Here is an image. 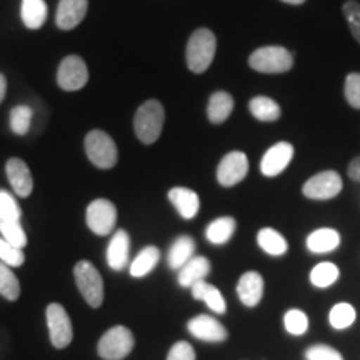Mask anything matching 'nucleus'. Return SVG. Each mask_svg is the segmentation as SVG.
I'll return each mask as SVG.
<instances>
[{
    "mask_svg": "<svg viewBox=\"0 0 360 360\" xmlns=\"http://www.w3.org/2000/svg\"><path fill=\"white\" fill-rule=\"evenodd\" d=\"M165 112L159 101H147L139 107L134 117V130L137 139L146 146L159 141L164 129Z\"/></svg>",
    "mask_w": 360,
    "mask_h": 360,
    "instance_id": "1",
    "label": "nucleus"
},
{
    "mask_svg": "<svg viewBox=\"0 0 360 360\" xmlns=\"http://www.w3.org/2000/svg\"><path fill=\"white\" fill-rule=\"evenodd\" d=\"M20 219L22 212L17 200L7 191L0 188V237L19 249H24L29 240Z\"/></svg>",
    "mask_w": 360,
    "mask_h": 360,
    "instance_id": "2",
    "label": "nucleus"
},
{
    "mask_svg": "<svg viewBox=\"0 0 360 360\" xmlns=\"http://www.w3.org/2000/svg\"><path fill=\"white\" fill-rule=\"evenodd\" d=\"M217 49V39L212 30L199 29L191 35L187 44V65L193 74H204L212 64Z\"/></svg>",
    "mask_w": 360,
    "mask_h": 360,
    "instance_id": "3",
    "label": "nucleus"
},
{
    "mask_svg": "<svg viewBox=\"0 0 360 360\" xmlns=\"http://www.w3.org/2000/svg\"><path fill=\"white\" fill-rule=\"evenodd\" d=\"M250 69L260 74H283L289 72L294 65V57L287 49L278 45H267L252 52L249 57Z\"/></svg>",
    "mask_w": 360,
    "mask_h": 360,
    "instance_id": "4",
    "label": "nucleus"
},
{
    "mask_svg": "<svg viewBox=\"0 0 360 360\" xmlns=\"http://www.w3.org/2000/svg\"><path fill=\"white\" fill-rule=\"evenodd\" d=\"M84 146L89 160L98 169H112L119 160V150L114 139L103 130H90Z\"/></svg>",
    "mask_w": 360,
    "mask_h": 360,
    "instance_id": "5",
    "label": "nucleus"
},
{
    "mask_svg": "<svg viewBox=\"0 0 360 360\" xmlns=\"http://www.w3.org/2000/svg\"><path fill=\"white\" fill-rule=\"evenodd\" d=\"M74 277L85 302L92 309L101 307L103 302V281L96 265L89 260H80L74 267Z\"/></svg>",
    "mask_w": 360,
    "mask_h": 360,
    "instance_id": "6",
    "label": "nucleus"
},
{
    "mask_svg": "<svg viewBox=\"0 0 360 360\" xmlns=\"http://www.w3.org/2000/svg\"><path fill=\"white\" fill-rule=\"evenodd\" d=\"M134 345L135 339L132 330L124 326H115L101 337L97 354L103 360H122L132 352Z\"/></svg>",
    "mask_w": 360,
    "mask_h": 360,
    "instance_id": "7",
    "label": "nucleus"
},
{
    "mask_svg": "<svg viewBox=\"0 0 360 360\" xmlns=\"http://www.w3.org/2000/svg\"><path fill=\"white\" fill-rule=\"evenodd\" d=\"M344 187L342 177L335 170H323L315 174L304 184L302 193L312 200H330L339 195Z\"/></svg>",
    "mask_w": 360,
    "mask_h": 360,
    "instance_id": "8",
    "label": "nucleus"
},
{
    "mask_svg": "<svg viewBox=\"0 0 360 360\" xmlns=\"http://www.w3.org/2000/svg\"><path fill=\"white\" fill-rule=\"evenodd\" d=\"M47 327L51 342L56 349L69 347L72 339H74V328L69 314L65 307L60 304H49L47 305Z\"/></svg>",
    "mask_w": 360,
    "mask_h": 360,
    "instance_id": "9",
    "label": "nucleus"
},
{
    "mask_svg": "<svg viewBox=\"0 0 360 360\" xmlns=\"http://www.w3.org/2000/svg\"><path fill=\"white\" fill-rule=\"evenodd\" d=\"M85 219H87V227L90 231L96 236L105 237L115 229L117 209L110 200L96 199L89 204Z\"/></svg>",
    "mask_w": 360,
    "mask_h": 360,
    "instance_id": "10",
    "label": "nucleus"
},
{
    "mask_svg": "<svg viewBox=\"0 0 360 360\" xmlns=\"http://www.w3.org/2000/svg\"><path fill=\"white\" fill-rule=\"evenodd\" d=\"M89 82V69L84 58L79 56H69L60 62L57 70V84L62 90L74 92L85 87Z\"/></svg>",
    "mask_w": 360,
    "mask_h": 360,
    "instance_id": "11",
    "label": "nucleus"
},
{
    "mask_svg": "<svg viewBox=\"0 0 360 360\" xmlns=\"http://www.w3.org/2000/svg\"><path fill=\"white\" fill-rule=\"evenodd\" d=\"M249 172V159L244 152H229L217 167V182L222 187H233L242 182Z\"/></svg>",
    "mask_w": 360,
    "mask_h": 360,
    "instance_id": "12",
    "label": "nucleus"
},
{
    "mask_svg": "<svg viewBox=\"0 0 360 360\" xmlns=\"http://www.w3.org/2000/svg\"><path fill=\"white\" fill-rule=\"evenodd\" d=\"M187 330L192 337L202 342H210V344H220L229 339V330L219 322L217 319L210 315H197L188 321Z\"/></svg>",
    "mask_w": 360,
    "mask_h": 360,
    "instance_id": "13",
    "label": "nucleus"
},
{
    "mask_svg": "<svg viewBox=\"0 0 360 360\" xmlns=\"http://www.w3.org/2000/svg\"><path fill=\"white\" fill-rule=\"evenodd\" d=\"M294 146L289 142H278L265 152L262 160H260V172L265 177H277L283 170L289 167V164L294 159Z\"/></svg>",
    "mask_w": 360,
    "mask_h": 360,
    "instance_id": "14",
    "label": "nucleus"
},
{
    "mask_svg": "<svg viewBox=\"0 0 360 360\" xmlns=\"http://www.w3.org/2000/svg\"><path fill=\"white\" fill-rule=\"evenodd\" d=\"M6 172L8 182H11L13 192H15L17 195L25 199V197H29L30 193H32L34 179L32 174H30L29 165H27L24 160L17 159V157L8 159L6 164Z\"/></svg>",
    "mask_w": 360,
    "mask_h": 360,
    "instance_id": "15",
    "label": "nucleus"
},
{
    "mask_svg": "<svg viewBox=\"0 0 360 360\" xmlns=\"http://www.w3.org/2000/svg\"><path fill=\"white\" fill-rule=\"evenodd\" d=\"M89 0H60L57 7L56 24L60 30L75 29L85 19Z\"/></svg>",
    "mask_w": 360,
    "mask_h": 360,
    "instance_id": "16",
    "label": "nucleus"
},
{
    "mask_svg": "<svg viewBox=\"0 0 360 360\" xmlns=\"http://www.w3.org/2000/svg\"><path fill=\"white\" fill-rule=\"evenodd\" d=\"M237 295L238 300L245 307H257L264 297V278L259 272H245L237 282Z\"/></svg>",
    "mask_w": 360,
    "mask_h": 360,
    "instance_id": "17",
    "label": "nucleus"
},
{
    "mask_svg": "<svg viewBox=\"0 0 360 360\" xmlns=\"http://www.w3.org/2000/svg\"><path fill=\"white\" fill-rule=\"evenodd\" d=\"M130 257V237L129 233L122 231H117L114 237L110 238V244L107 247V264L112 270L120 272L129 265Z\"/></svg>",
    "mask_w": 360,
    "mask_h": 360,
    "instance_id": "18",
    "label": "nucleus"
},
{
    "mask_svg": "<svg viewBox=\"0 0 360 360\" xmlns=\"http://www.w3.org/2000/svg\"><path fill=\"white\" fill-rule=\"evenodd\" d=\"M169 200L177 212L180 214V217L191 220L199 214L200 209V199L197 195V192L191 191L187 187H174L169 191Z\"/></svg>",
    "mask_w": 360,
    "mask_h": 360,
    "instance_id": "19",
    "label": "nucleus"
},
{
    "mask_svg": "<svg viewBox=\"0 0 360 360\" xmlns=\"http://www.w3.org/2000/svg\"><path fill=\"white\" fill-rule=\"evenodd\" d=\"M210 269H212V264L209 259L202 257V255H193L182 269H179V285L191 289L193 283L205 281L210 274Z\"/></svg>",
    "mask_w": 360,
    "mask_h": 360,
    "instance_id": "20",
    "label": "nucleus"
},
{
    "mask_svg": "<svg viewBox=\"0 0 360 360\" xmlns=\"http://www.w3.org/2000/svg\"><path fill=\"white\" fill-rule=\"evenodd\" d=\"M191 290L193 299L205 302L207 307L212 310L214 314L224 315L227 312V302H225L224 295L220 294V290L215 285H212V283H209L207 281H200L193 283Z\"/></svg>",
    "mask_w": 360,
    "mask_h": 360,
    "instance_id": "21",
    "label": "nucleus"
},
{
    "mask_svg": "<svg viewBox=\"0 0 360 360\" xmlns=\"http://www.w3.org/2000/svg\"><path fill=\"white\" fill-rule=\"evenodd\" d=\"M305 245H307L309 252H312V254H328V252L339 249L340 233L328 227L317 229V231H314L307 237Z\"/></svg>",
    "mask_w": 360,
    "mask_h": 360,
    "instance_id": "22",
    "label": "nucleus"
},
{
    "mask_svg": "<svg viewBox=\"0 0 360 360\" xmlns=\"http://www.w3.org/2000/svg\"><path fill=\"white\" fill-rule=\"evenodd\" d=\"M195 254V240L191 236H180L170 245L167 264L172 270H179L186 265Z\"/></svg>",
    "mask_w": 360,
    "mask_h": 360,
    "instance_id": "23",
    "label": "nucleus"
},
{
    "mask_svg": "<svg viewBox=\"0 0 360 360\" xmlns=\"http://www.w3.org/2000/svg\"><path fill=\"white\" fill-rule=\"evenodd\" d=\"M257 244L265 254L272 255V257H282L289 250V244H287L285 237L272 227L260 229L257 233Z\"/></svg>",
    "mask_w": 360,
    "mask_h": 360,
    "instance_id": "24",
    "label": "nucleus"
},
{
    "mask_svg": "<svg viewBox=\"0 0 360 360\" xmlns=\"http://www.w3.org/2000/svg\"><path fill=\"white\" fill-rule=\"evenodd\" d=\"M233 110V98L231 94L214 92L209 98V105H207V115L212 124H224L229 119Z\"/></svg>",
    "mask_w": 360,
    "mask_h": 360,
    "instance_id": "25",
    "label": "nucleus"
},
{
    "mask_svg": "<svg viewBox=\"0 0 360 360\" xmlns=\"http://www.w3.org/2000/svg\"><path fill=\"white\" fill-rule=\"evenodd\" d=\"M160 262V250L154 245H148L137 254V257L129 265L130 276L135 278H142L148 276Z\"/></svg>",
    "mask_w": 360,
    "mask_h": 360,
    "instance_id": "26",
    "label": "nucleus"
},
{
    "mask_svg": "<svg viewBox=\"0 0 360 360\" xmlns=\"http://www.w3.org/2000/svg\"><path fill=\"white\" fill-rule=\"evenodd\" d=\"M237 231V222L233 217H219L210 222L205 229V237L210 244L224 245L233 237Z\"/></svg>",
    "mask_w": 360,
    "mask_h": 360,
    "instance_id": "27",
    "label": "nucleus"
},
{
    "mask_svg": "<svg viewBox=\"0 0 360 360\" xmlns=\"http://www.w3.org/2000/svg\"><path fill=\"white\" fill-rule=\"evenodd\" d=\"M249 110L255 119L260 120V122H276V120L281 119L282 115L281 105H278L274 98L265 96L252 98L249 102Z\"/></svg>",
    "mask_w": 360,
    "mask_h": 360,
    "instance_id": "28",
    "label": "nucleus"
},
{
    "mask_svg": "<svg viewBox=\"0 0 360 360\" xmlns=\"http://www.w3.org/2000/svg\"><path fill=\"white\" fill-rule=\"evenodd\" d=\"M47 20V4L44 0H22V22L27 29L37 30Z\"/></svg>",
    "mask_w": 360,
    "mask_h": 360,
    "instance_id": "29",
    "label": "nucleus"
},
{
    "mask_svg": "<svg viewBox=\"0 0 360 360\" xmlns=\"http://www.w3.org/2000/svg\"><path fill=\"white\" fill-rule=\"evenodd\" d=\"M340 270L332 262H321L310 270V283L317 289H328L339 281Z\"/></svg>",
    "mask_w": 360,
    "mask_h": 360,
    "instance_id": "30",
    "label": "nucleus"
},
{
    "mask_svg": "<svg viewBox=\"0 0 360 360\" xmlns=\"http://www.w3.org/2000/svg\"><path fill=\"white\" fill-rule=\"evenodd\" d=\"M357 321V310L352 304L340 302L335 304L328 312V323L335 328V330H345V328L352 327Z\"/></svg>",
    "mask_w": 360,
    "mask_h": 360,
    "instance_id": "31",
    "label": "nucleus"
},
{
    "mask_svg": "<svg viewBox=\"0 0 360 360\" xmlns=\"http://www.w3.org/2000/svg\"><path fill=\"white\" fill-rule=\"evenodd\" d=\"M0 295L4 299L15 302L20 297V283L15 274L12 272V269L0 262Z\"/></svg>",
    "mask_w": 360,
    "mask_h": 360,
    "instance_id": "32",
    "label": "nucleus"
},
{
    "mask_svg": "<svg viewBox=\"0 0 360 360\" xmlns=\"http://www.w3.org/2000/svg\"><path fill=\"white\" fill-rule=\"evenodd\" d=\"M310 322L307 314L300 309H290L283 315V328L289 332L290 335L300 337L309 330Z\"/></svg>",
    "mask_w": 360,
    "mask_h": 360,
    "instance_id": "33",
    "label": "nucleus"
},
{
    "mask_svg": "<svg viewBox=\"0 0 360 360\" xmlns=\"http://www.w3.org/2000/svg\"><path fill=\"white\" fill-rule=\"evenodd\" d=\"M32 122V109L27 105H17L11 112V129L13 134L25 135Z\"/></svg>",
    "mask_w": 360,
    "mask_h": 360,
    "instance_id": "34",
    "label": "nucleus"
},
{
    "mask_svg": "<svg viewBox=\"0 0 360 360\" xmlns=\"http://www.w3.org/2000/svg\"><path fill=\"white\" fill-rule=\"evenodd\" d=\"M0 262L8 265V267H20L25 262L24 249H19L4 237H0Z\"/></svg>",
    "mask_w": 360,
    "mask_h": 360,
    "instance_id": "35",
    "label": "nucleus"
},
{
    "mask_svg": "<svg viewBox=\"0 0 360 360\" xmlns=\"http://www.w3.org/2000/svg\"><path fill=\"white\" fill-rule=\"evenodd\" d=\"M345 20H347L350 32H352L354 39L360 44V4L355 0H347L342 7Z\"/></svg>",
    "mask_w": 360,
    "mask_h": 360,
    "instance_id": "36",
    "label": "nucleus"
},
{
    "mask_svg": "<svg viewBox=\"0 0 360 360\" xmlns=\"http://www.w3.org/2000/svg\"><path fill=\"white\" fill-rule=\"evenodd\" d=\"M305 359L307 360H344L339 350L326 344H315L305 350Z\"/></svg>",
    "mask_w": 360,
    "mask_h": 360,
    "instance_id": "37",
    "label": "nucleus"
},
{
    "mask_svg": "<svg viewBox=\"0 0 360 360\" xmlns=\"http://www.w3.org/2000/svg\"><path fill=\"white\" fill-rule=\"evenodd\" d=\"M345 101L349 102L350 107L360 110V74H349L345 77Z\"/></svg>",
    "mask_w": 360,
    "mask_h": 360,
    "instance_id": "38",
    "label": "nucleus"
},
{
    "mask_svg": "<svg viewBox=\"0 0 360 360\" xmlns=\"http://www.w3.org/2000/svg\"><path fill=\"white\" fill-rule=\"evenodd\" d=\"M167 360H195V350L188 342L180 340L170 347Z\"/></svg>",
    "mask_w": 360,
    "mask_h": 360,
    "instance_id": "39",
    "label": "nucleus"
},
{
    "mask_svg": "<svg viewBox=\"0 0 360 360\" xmlns=\"http://www.w3.org/2000/svg\"><path fill=\"white\" fill-rule=\"evenodd\" d=\"M349 177L355 180V182H360V155L355 157V159L349 164Z\"/></svg>",
    "mask_w": 360,
    "mask_h": 360,
    "instance_id": "40",
    "label": "nucleus"
},
{
    "mask_svg": "<svg viewBox=\"0 0 360 360\" xmlns=\"http://www.w3.org/2000/svg\"><path fill=\"white\" fill-rule=\"evenodd\" d=\"M6 94H7V79L6 75L0 74V103H2L4 98H6Z\"/></svg>",
    "mask_w": 360,
    "mask_h": 360,
    "instance_id": "41",
    "label": "nucleus"
},
{
    "mask_svg": "<svg viewBox=\"0 0 360 360\" xmlns=\"http://www.w3.org/2000/svg\"><path fill=\"white\" fill-rule=\"evenodd\" d=\"M282 2L290 4V6H302L305 0H282Z\"/></svg>",
    "mask_w": 360,
    "mask_h": 360,
    "instance_id": "42",
    "label": "nucleus"
}]
</instances>
